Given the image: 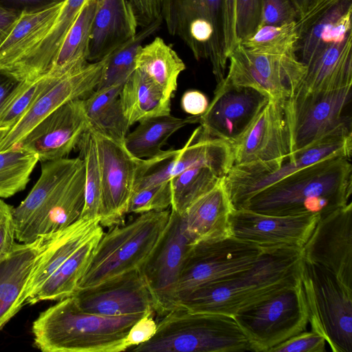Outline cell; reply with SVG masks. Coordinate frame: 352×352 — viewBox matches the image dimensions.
Listing matches in <instances>:
<instances>
[{
  "label": "cell",
  "instance_id": "obj_1",
  "mask_svg": "<svg viewBox=\"0 0 352 352\" xmlns=\"http://www.w3.org/2000/svg\"><path fill=\"white\" fill-rule=\"evenodd\" d=\"M350 157H329L307 166L260 190L240 209L287 216L316 214L320 218L351 202Z\"/></svg>",
  "mask_w": 352,
  "mask_h": 352
},
{
  "label": "cell",
  "instance_id": "obj_2",
  "mask_svg": "<svg viewBox=\"0 0 352 352\" xmlns=\"http://www.w3.org/2000/svg\"><path fill=\"white\" fill-rule=\"evenodd\" d=\"M302 259V249H266L249 267L195 289L179 298L175 307L233 316L297 283Z\"/></svg>",
  "mask_w": 352,
  "mask_h": 352
},
{
  "label": "cell",
  "instance_id": "obj_3",
  "mask_svg": "<svg viewBox=\"0 0 352 352\" xmlns=\"http://www.w3.org/2000/svg\"><path fill=\"white\" fill-rule=\"evenodd\" d=\"M146 314H94L82 311L69 296L42 311L33 322L34 345L43 352L124 351L131 327Z\"/></svg>",
  "mask_w": 352,
  "mask_h": 352
},
{
  "label": "cell",
  "instance_id": "obj_4",
  "mask_svg": "<svg viewBox=\"0 0 352 352\" xmlns=\"http://www.w3.org/2000/svg\"><path fill=\"white\" fill-rule=\"evenodd\" d=\"M155 335L129 350L140 352H243L250 344L234 317L177 306L162 316Z\"/></svg>",
  "mask_w": 352,
  "mask_h": 352
},
{
  "label": "cell",
  "instance_id": "obj_5",
  "mask_svg": "<svg viewBox=\"0 0 352 352\" xmlns=\"http://www.w3.org/2000/svg\"><path fill=\"white\" fill-rule=\"evenodd\" d=\"M170 215V209L141 213L104 232L76 289L140 269L157 245Z\"/></svg>",
  "mask_w": 352,
  "mask_h": 352
},
{
  "label": "cell",
  "instance_id": "obj_6",
  "mask_svg": "<svg viewBox=\"0 0 352 352\" xmlns=\"http://www.w3.org/2000/svg\"><path fill=\"white\" fill-rule=\"evenodd\" d=\"M300 278L312 331L333 352H352V288L332 272L302 259Z\"/></svg>",
  "mask_w": 352,
  "mask_h": 352
},
{
  "label": "cell",
  "instance_id": "obj_7",
  "mask_svg": "<svg viewBox=\"0 0 352 352\" xmlns=\"http://www.w3.org/2000/svg\"><path fill=\"white\" fill-rule=\"evenodd\" d=\"M161 16L168 34L179 37L197 60L210 62L217 83L223 80V0H162Z\"/></svg>",
  "mask_w": 352,
  "mask_h": 352
},
{
  "label": "cell",
  "instance_id": "obj_8",
  "mask_svg": "<svg viewBox=\"0 0 352 352\" xmlns=\"http://www.w3.org/2000/svg\"><path fill=\"white\" fill-rule=\"evenodd\" d=\"M352 133L327 135L281 160L233 165L223 185L233 209H240L254 195L307 166L337 156H351Z\"/></svg>",
  "mask_w": 352,
  "mask_h": 352
},
{
  "label": "cell",
  "instance_id": "obj_9",
  "mask_svg": "<svg viewBox=\"0 0 352 352\" xmlns=\"http://www.w3.org/2000/svg\"><path fill=\"white\" fill-rule=\"evenodd\" d=\"M252 351L269 352L306 330L308 311L300 278L295 284L233 316Z\"/></svg>",
  "mask_w": 352,
  "mask_h": 352
},
{
  "label": "cell",
  "instance_id": "obj_10",
  "mask_svg": "<svg viewBox=\"0 0 352 352\" xmlns=\"http://www.w3.org/2000/svg\"><path fill=\"white\" fill-rule=\"evenodd\" d=\"M351 87L296 92L285 102L290 153L331 134L352 133ZM289 153V154H290Z\"/></svg>",
  "mask_w": 352,
  "mask_h": 352
},
{
  "label": "cell",
  "instance_id": "obj_11",
  "mask_svg": "<svg viewBox=\"0 0 352 352\" xmlns=\"http://www.w3.org/2000/svg\"><path fill=\"white\" fill-rule=\"evenodd\" d=\"M265 250L232 235L192 242L185 256L177 283L176 304L179 298L195 289L221 280L249 267Z\"/></svg>",
  "mask_w": 352,
  "mask_h": 352
},
{
  "label": "cell",
  "instance_id": "obj_12",
  "mask_svg": "<svg viewBox=\"0 0 352 352\" xmlns=\"http://www.w3.org/2000/svg\"><path fill=\"white\" fill-rule=\"evenodd\" d=\"M228 64L227 81L255 89L275 100L292 97L307 69L296 54H255L240 44L229 56Z\"/></svg>",
  "mask_w": 352,
  "mask_h": 352
},
{
  "label": "cell",
  "instance_id": "obj_13",
  "mask_svg": "<svg viewBox=\"0 0 352 352\" xmlns=\"http://www.w3.org/2000/svg\"><path fill=\"white\" fill-rule=\"evenodd\" d=\"M201 166L227 174L232 166V155L230 144L209 135L199 126L182 148L164 151L145 159L133 191L169 181L188 168Z\"/></svg>",
  "mask_w": 352,
  "mask_h": 352
},
{
  "label": "cell",
  "instance_id": "obj_14",
  "mask_svg": "<svg viewBox=\"0 0 352 352\" xmlns=\"http://www.w3.org/2000/svg\"><path fill=\"white\" fill-rule=\"evenodd\" d=\"M89 128L94 135L102 183L100 224L109 228L124 223L140 159L134 157L120 142Z\"/></svg>",
  "mask_w": 352,
  "mask_h": 352
},
{
  "label": "cell",
  "instance_id": "obj_15",
  "mask_svg": "<svg viewBox=\"0 0 352 352\" xmlns=\"http://www.w3.org/2000/svg\"><path fill=\"white\" fill-rule=\"evenodd\" d=\"M192 243L181 215L170 210L169 221L161 239L140 268L151 293L154 311L161 316L176 305L177 283Z\"/></svg>",
  "mask_w": 352,
  "mask_h": 352
},
{
  "label": "cell",
  "instance_id": "obj_16",
  "mask_svg": "<svg viewBox=\"0 0 352 352\" xmlns=\"http://www.w3.org/2000/svg\"><path fill=\"white\" fill-rule=\"evenodd\" d=\"M108 57L109 55L100 60L89 62L60 77L51 76L52 78L47 87L9 129L0 143V151L14 148L40 121L60 105L72 100L87 98L100 83Z\"/></svg>",
  "mask_w": 352,
  "mask_h": 352
},
{
  "label": "cell",
  "instance_id": "obj_17",
  "mask_svg": "<svg viewBox=\"0 0 352 352\" xmlns=\"http://www.w3.org/2000/svg\"><path fill=\"white\" fill-rule=\"evenodd\" d=\"M269 98L258 90L232 84L225 78L217 83L200 126L209 135L231 145L247 129Z\"/></svg>",
  "mask_w": 352,
  "mask_h": 352
},
{
  "label": "cell",
  "instance_id": "obj_18",
  "mask_svg": "<svg viewBox=\"0 0 352 352\" xmlns=\"http://www.w3.org/2000/svg\"><path fill=\"white\" fill-rule=\"evenodd\" d=\"M303 260L352 286V202L319 219L302 248Z\"/></svg>",
  "mask_w": 352,
  "mask_h": 352
},
{
  "label": "cell",
  "instance_id": "obj_19",
  "mask_svg": "<svg viewBox=\"0 0 352 352\" xmlns=\"http://www.w3.org/2000/svg\"><path fill=\"white\" fill-rule=\"evenodd\" d=\"M89 127L84 99L72 100L40 121L14 148L34 153L41 162L65 158Z\"/></svg>",
  "mask_w": 352,
  "mask_h": 352
},
{
  "label": "cell",
  "instance_id": "obj_20",
  "mask_svg": "<svg viewBox=\"0 0 352 352\" xmlns=\"http://www.w3.org/2000/svg\"><path fill=\"white\" fill-rule=\"evenodd\" d=\"M319 219L316 214L278 216L233 209L229 225L232 236L263 249H302Z\"/></svg>",
  "mask_w": 352,
  "mask_h": 352
},
{
  "label": "cell",
  "instance_id": "obj_21",
  "mask_svg": "<svg viewBox=\"0 0 352 352\" xmlns=\"http://www.w3.org/2000/svg\"><path fill=\"white\" fill-rule=\"evenodd\" d=\"M285 100L269 99L230 145L232 166L281 160L290 153Z\"/></svg>",
  "mask_w": 352,
  "mask_h": 352
},
{
  "label": "cell",
  "instance_id": "obj_22",
  "mask_svg": "<svg viewBox=\"0 0 352 352\" xmlns=\"http://www.w3.org/2000/svg\"><path fill=\"white\" fill-rule=\"evenodd\" d=\"M71 296L82 311L100 316L155 313L151 293L140 269L90 287L77 289Z\"/></svg>",
  "mask_w": 352,
  "mask_h": 352
},
{
  "label": "cell",
  "instance_id": "obj_23",
  "mask_svg": "<svg viewBox=\"0 0 352 352\" xmlns=\"http://www.w3.org/2000/svg\"><path fill=\"white\" fill-rule=\"evenodd\" d=\"M82 162L80 157L42 162L38 181L25 199L13 208L15 238L19 242H32L35 229L59 198Z\"/></svg>",
  "mask_w": 352,
  "mask_h": 352
},
{
  "label": "cell",
  "instance_id": "obj_24",
  "mask_svg": "<svg viewBox=\"0 0 352 352\" xmlns=\"http://www.w3.org/2000/svg\"><path fill=\"white\" fill-rule=\"evenodd\" d=\"M352 0H320L296 21L295 54L308 65L329 45L352 32Z\"/></svg>",
  "mask_w": 352,
  "mask_h": 352
},
{
  "label": "cell",
  "instance_id": "obj_25",
  "mask_svg": "<svg viewBox=\"0 0 352 352\" xmlns=\"http://www.w3.org/2000/svg\"><path fill=\"white\" fill-rule=\"evenodd\" d=\"M53 234L41 236L31 243H15L0 258V331L23 307L25 287L38 256Z\"/></svg>",
  "mask_w": 352,
  "mask_h": 352
},
{
  "label": "cell",
  "instance_id": "obj_26",
  "mask_svg": "<svg viewBox=\"0 0 352 352\" xmlns=\"http://www.w3.org/2000/svg\"><path fill=\"white\" fill-rule=\"evenodd\" d=\"M89 0H64L38 41L7 72L19 81H32L48 73L69 29Z\"/></svg>",
  "mask_w": 352,
  "mask_h": 352
},
{
  "label": "cell",
  "instance_id": "obj_27",
  "mask_svg": "<svg viewBox=\"0 0 352 352\" xmlns=\"http://www.w3.org/2000/svg\"><path fill=\"white\" fill-rule=\"evenodd\" d=\"M138 19L129 0H98L89 42V62L103 59L138 32Z\"/></svg>",
  "mask_w": 352,
  "mask_h": 352
},
{
  "label": "cell",
  "instance_id": "obj_28",
  "mask_svg": "<svg viewBox=\"0 0 352 352\" xmlns=\"http://www.w3.org/2000/svg\"><path fill=\"white\" fill-rule=\"evenodd\" d=\"M102 228L99 219L80 218L54 233L33 268L22 296L23 306L25 300L36 292L76 250Z\"/></svg>",
  "mask_w": 352,
  "mask_h": 352
},
{
  "label": "cell",
  "instance_id": "obj_29",
  "mask_svg": "<svg viewBox=\"0 0 352 352\" xmlns=\"http://www.w3.org/2000/svg\"><path fill=\"white\" fill-rule=\"evenodd\" d=\"M351 47L352 32L329 45L306 66L305 74L296 92L328 91L351 87Z\"/></svg>",
  "mask_w": 352,
  "mask_h": 352
},
{
  "label": "cell",
  "instance_id": "obj_30",
  "mask_svg": "<svg viewBox=\"0 0 352 352\" xmlns=\"http://www.w3.org/2000/svg\"><path fill=\"white\" fill-rule=\"evenodd\" d=\"M223 179L181 214L185 230L192 242L232 235L229 217L233 208Z\"/></svg>",
  "mask_w": 352,
  "mask_h": 352
},
{
  "label": "cell",
  "instance_id": "obj_31",
  "mask_svg": "<svg viewBox=\"0 0 352 352\" xmlns=\"http://www.w3.org/2000/svg\"><path fill=\"white\" fill-rule=\"evenodd\" d=\"M104 234L102 228L76 250L24 303L60 300L71 296L85 272L97 243Z\"/></svg>",
  "mask_w": 352,
  "mask_h": 352
},
{
  "label": "cell",
  "instance_id": "obj_32",
  "mask_svg": "<svg viewBox=\"0 0 352 352\" xmlns=\"http://www.w3.org/2000/svg\"><path fill=\"white\" fill-rule=\"evenodd\" d=\"M120 101L130 126L145 119L170 114V98L136 69L124 82Z\"/></svg>",
  "mask_w": 352,
  "mask_h": 352
},
{
  "label": "cell",
  "instance_id": "obj_33",
  "mask_svg": "<svg viewBox=\"0 0 352 352\" xmlns=\"http://www.w3.org/2000/svg\"><path fill=\"white\" fill-rule=\"evenodd\" d=\"M135 67L171 98L180 74L186 69L183 60L160 36L142 45L135 58Z\"/></svg>",
  "mask_w": 352,
  "mask_h": 352
},
{
  "label": "cell",
  "instance_id": "obj_34",
  "mask_svg": "<svg viewBox=\"0 0 352 352\" xmlns=\"http://www.w3.org/2000/svg\"><path fill=\"white\" fill-rule=\"evenodd\" d=\"M98 0H89L69 29L47 74L60 77L89 63L92 25Z\"/></svg>",
  "mask_w": 352,
  "mask_h": 352
},
{
  "label": "cell",
  "instance_id": "obj_35",
  "mask_svg": "<svg viewBox=\"0 0 352 352\" xmlns=\"http://www.w3.org/2000/svg\"><path fill=\"white\" fill-rule=\"evenodd\" d=\"M199 116L182 118L169 114L145 119L127 133L124 144L135 158L155 157L164 152L162 146L173 133L186 125L198 123Z\"/></svg>",
  "mask_w": 352,
  "mask_h": 352
},
{
  "label": "cell",
  "instance_id": "obj_36",
  "mask_svg": "<svg viewBox=\"0 0 352 352\" xmlns=\"http://www.w3.org/2000/svg\"><path fill=\"white\" fill-rule=\"evenodd\" d=\"M60 2L35 12H23L0 47V70L6 72L47 30L59 10Z\"/></svg>",
  "mask_w": 352,
  "mask_h": 352
},
{
  "label": "cell",
  "instance_id": "obj_37",
  "mask_svg": "<svg viewBox=\"0 0 352 352\" xmlns=\"http://www.w3.org/2000/svg\"><path fill=\"white\" fill-rule=\"evenodd\" d=\"M123 84L96 89L84 99L89 126L96 131L124 143L130 127L120 101Z\"/></svg>",
  "mask_w": 352,
  "mask_h": 352
},
{
  "label": "cell",
  "instance_id": "obj_38",
  "mask_svg": "<svg viewBox=\"0 0 352 352\" xmlns=\"http://www.w3.org/2000/svg\"><path fill=\"white\" fill-rule=\"evenodd\" d=\"M85 183L82 161L59 198L35 229L32 242L41 236L62 230L80 218L85 204Z\"/></svg>",
  "mask_w": 352,
  "mask_h": 352
},
{
  "label": "cell",
  "instance_id": "obj_39",
  "mask_svg": "<svg viewBox=\"0 0 352 352\" xmlns=\"http://www.w3.org/2000/svg\"><path fill=\"white\" fill-rule=\"evenodd\" d=\"M226 175L220 170L205 166L182 172L170 180L172 191L170 210L182 214L195 200L212 189Z\"/></svg>",
  "mask_w": 352,
  "mask_h": 352
},
{
  "label": "cell",
  "instance_id": "obj_40",
  "mask_svg": "<svg viewBox=\"0 0 352 352\" xmlns=\"http://www.w3.org/2000/svg\"><path fill=\"white\" fill-rule=\"evenodd\" d=\"M163 23L161 16L142 27L133 37L111 53L96 89L124 84L135 69V58L143 42L158 31Z\"/></svg>",
  "mask_w": 352,
  "mask_h": 352
},
{
  "label": "cell",
  "instance_id": "obj_41",
  "mask_svg": "<svg viewBox=\"0 0 352 352\" xmlns=\"http://www.w3.org/2000/svg\"><path fill=\"white\" fill-rule=\"evenodd\" d=\"M77 148L85 169V204L80 218L100 221L102 183L96 142L89 127L82 135Z\"/></svg>",
  "mask_w": 352,
  "mask_h": 352
},
{
  "label": "cell",
  "instance_id": "obj_42",
  "mask_svg": "<svg viewBox=\"0 0 352 352\" xmlns=\"http://www.w3.org/2000/svg\"><path fill=\"white\" fill-rule=\"evenodd\" d=\"M38 161L36 155L24 149L0 151V199L24 190Z\"/></svg>",
  "mask_w": 352,
  "mask_h": 352
},
{
  "label": "cell",
  "instance_id": "obj_43",
  "mask_svg": "<svg viewBox=\"0 0 352 352\" xmlns=\"http://www.w3.org/2000/svg\"><path fill=\"white\" fill-rule=\"evenodd\" d=\"M298 39L296 21L281 25H261L239 44L248 52L260 54H296Z\"/></svg>",
  "mask_w": 352,
  "mask_h": 352
},
{
  "label": "cell",
  "instance_id": "obj_44",
  "mask_svg": "<svg viewBox=\"0 0 352 352\" xmlns=\"http://www.w3.org/2000/svg\"><path fill=\"white\" fill-rule=\"evenodd\" d=\"M52 78L46 74L32 81H21L0 113V128L10 129L14 125L47 87Z\"/></svg>",
  "mask_w": 352,
  "mask_h": 352
},
{
  "label": "cell",
  "instance_id": "obj_45",
  "mask_svg": "<svg viewBox=\"0 0 352 352\" xmlns=\"http://www.w3.org/2000/svg\"><path fill=\"white\" fill-rule=\"evenodd\" d=\"M171 203L172 191L169 180L134 190L129 202L127 214L163 210L170 208Z\"/></svg>",
  "mask_w": 352,
  "mask_h": 352
},
{
  "label": "cell",
  "instance_id": "obj_46",
  "mask_svg": "<svg viewBox=\"0 0 352 352\" xmlns=\"http://www.w3.org/2000/svg\"><path fill=\"white\" fill-rule=\"evenodd\" d=\"M262 0H236L235 25L238 43L258 28L261 19Z\"/></svg>",
  "mask_w": 352,
  "mask_h": 352
},
{
  "label": "cell",
  "instance_id": "obj_47",
  "mask_svg": "<svg viewBox=\"0 0 352 352\" xmlns=\"http://www.w3.org/2000/svg\"><path fill=\"white\" fill-rule=\"evenodd\" d=\"M298 19V12L290 0H262L259 26L281 25Z\"/></svg>",
  "mask_w": 352,
  "mask_h": 352
},
{
  "label": "cell",
  "instance_id": "obj_48",
  "mask_svg": "<svg viewBox=\"0 0 352 352\" xmlns=\"http://www.w3.org/2000/svg\"><path fill=\"white\" fill-rule=\"evenodd\" d=\"M324 338L314 331H302L270 350L269 352H324Z\"/></svg>",
  "mask_w": 352,
  "mask_h": 352
},
{
  "label": "cell",
  "instance_id": "obj_49",
  "mask_svg": "<svg viewBox=\"0 0 352 352\" xmlns=\"http://www.w3.org/2000/svg\"><path fill=\"white\" fill-rule=\"evenodd\" d=\"M13 208L0 199V258L8 253L15 244Z\"/></svg>",
  "mask_w": 352,
  "mask_h": 352
},
{
  "label": "cell",
  "instance_id": "obj_50",
  "mask_svg": "<svg viewBox=\"0 0 352 352\" xmlns=\"http://www.w3.org/2000/svg\"><path fill=\"white\" fill-rule=\"evenodd\" d=\"M153 316V313L146 314L132 325L124 341L126 350L148 341L155 335L157 322Z\"/></svg>",
  "mask_w": 352,
  "mask_h": 352
},
{
  "label": "cell",
  "instance_id": "obj_51",
  "mask_svg": "<svg viewBox=\"0 0 352 352\" xmlns=\"http://www.w3.org/2000/svg\"><path fill=\"white\" fill-rule=\"evenodd\" d=\"M235 3L236 0H223V53L228 60L239 45L236 36Z\"/></svg>",
  "mask_w": 352,
  "mask_h": 352
},
{
  "label": "cell",
  "instance_id": "obj_52",
  "mask_svg": "<svg viewBox=\"0 0 352 352\" xmlns=\"http://www.w3.org/2000/svg\"><path fill=\"white\" fill-rule=\"evenodd\" d=\"M132 3L141 27L160 18L162 0H129Z\"/></svg>",
  "mask_w": 352,
  "mask_h": 352
},
{
  "label": "cell",
  "instance_id": "obj_53",
  "mask_svg": "<svg viewBox=\"0 0 352 352\" xmlns=\"http://www.w3.org/2000/svg\"><path fill=\"white\" fill-rule=\"evenodd\" d=\"M208 105L207 96L199 90H188L184 93L181 98L182 110L190 116H201L206 112Z\"/></svg>",
  "mask_w": 352,
  "mask_h": 352
},
{
  "label": "cell",
  "instance_id": "obj_54",
  "mask_svg": "<svg viewBox=\"0 0 352 352\" xmlns=\"http://www.w3.org/2000/svg\"><path fill=\"white\" fill-rule=\"evenodd\" d=\"M56 3L55 0H0V6L21 12L39 11Z\"/></svg>",
  "mask_w": 352,
  "mask_h": 352
},
{
  "label": "cell",
  "instance_id": "obj_55",
  "mask_svg": "<svg viewBox=\"0 0 352 352\" xmlns=\"http://www.w3.org/2000/svg\"><path fill=\"white\" fill-rule=\"evenodd\" d=\"M22 12L0 6V47L16 25Z\"/></svg>",
  "mask_w": 352,
  "mask_h": 352
},
{
  "label": "cell",
  "instance_id": "obj_56",
  "mask_svg": "<svg viewBox=\"0 0 352 352\" xmlns=\"http://www.w3.org/2000/svg\"><path fill=\"white\" fill-rule=\"evenodd\" d=\"M21 81L0 70V113L3 105Z\"/></svg>",
  "mask_w": 352,
  "mask_h": 352
},
{
  "label": "cell",
  "instance_id": "obj_57",
  "mask_svg": "<svg viewBox=\"0 0 352 352\" xmlns=\"http://www.w3.org/2000/svg\"><path fill=\"white\" fill-rule=\"evenodd\" d=\"M296 8L298 19L305 16L314 7H315L320 0H290Z\"/></svg>",
  "mask_w": 352,
  "mask_h": 352
},
{
  "label": "cell",
  "instance_id": "obj_58",
  "mask_svg": "<svg viewBox=\"0 0 352 352\" xmlns=\"http://www.w3.org/2000/svg\"><path fill=\"white\" fill-rule=\"evenodd\" d=\"M9 128H0V143L3 140L7 133L9 131Z\"/></svg>",
  "mask_w": 352,
  "mask_h": 352
},
{
  "label": "cell",
  "instance_id": "obj_59",
  "mask_svg": "<svg viewBox=\"0 0 352 352\" xmlns=\"http://www.w3.org/2000/svg\"><path fill=\"white\" fill-rule=\"evenodd\" d=\"M56 2H60V1H63L64 0H55Z\"/></svg>",
  "mask_w": 352,
  "mask_h": 352
}]
</instances>
